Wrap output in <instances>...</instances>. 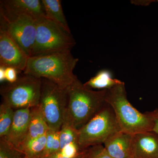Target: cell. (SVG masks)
Listing matches in <instances>:
<instances>
[{
    "instance_id": "23",
    "label": "cell",
    "mask_w": 158,
    "mask_h": 158,
    "mask_svg": "<svg viewBox=\"0 0 158 158\" xmlns=\"http://www.w3.org/2000/svg\"><path fill=\"white\" fill-rule=\"evenodd\" d=\"M18 70L15 69L11 67H6L5 69V77L6 80L9 84H12L17 81Z\"/></svg>"
},
{
    "instance_id": "2",
    "label": "cell",
    "mask_w": 158,
    "mask_h": 158,
    "mask_svg": "<svg viewBox=\"0 0 158 158\" xmlns=\"http://www.w3.org/2000/svg\"><path fill=\"white\" fill-rule=\"evenodd\" d=\"M79 59L71 51L29 58L23 74L49 80L67 89L77 79L73 70Z\"/></svg>"
},
{
    "instance_id": "12",
    "label": "cell",
    "mask_w": 158,
    "mask_h": 158,
    "mask_svg": "<svg viewBox=\"0 0 158 158\" xmlns=\"http://www.w3.org/2000/svg\"><path fill=\"white\" fill-rule=\"evenodd\" d=\"M133 158H158V135L153 131L133 135Z\"/></svg>"
},
{
    "instance_id": "8",
    "label": "cell",
    "mask_w": 158,
    "mask_h": 158,
    "mask_svg": "<svg viewBox=\"0 0 158 158\" xmlns=\"http://www.w3.org/2000/svg\"><path fill=\"white\" fill-rule=\"evenodd\" d=\"M6 21L5 29L15 42L29 57L31 56L36 37V19L27 15H20Z\"/></svg>"
},
{
    "instance_id": "15",
    "label": "cell",
    "mask_w": 158,
    "mask_h": 158,
    "mask_svg": "<svg viewBox=\"0 0 158 158\" xmlns=\"http://www.w3.org/2000/svg\"><path fill=\"white\" fill-rule=\"evenodd\" d=\"M49 130L39 106L31 108V117L28 133L25 141L39 138Z\"/></svg>"
},
{
    "instance_id": "20",
    "label": "cell",
    "mask_w": 158,
    "mask_h": 158,
    "mask_svg": "<svg viewBox=\"0 0 158 158\" xmlns=\"http://www.w3.org/2000/svg\"><path fill=\"white\" fill-rule=\"evenodd\" d=\"M78 130L68 124L63 123L60 131V150L71 143H78Z\"/></svg>"
},
{
    "instance_id": "5",
    "label": "cell",
    "mask_w": 158,
    "mask_h": 158,
    "mask_svg": "<svg viewBox=\"0 0 158 158\" xmlns=\"http://www.w3.org/2000/svg\"><path fill=\"white\" fill-rule=\"evenodd\" d=\"M120 131L112 108L107 103L93 118L78 130V143L85 150L94 145L102 144Z\"/></svg>"
},
{
    "instance_id": "17",
    "label": "cell",
    "mask_w": 158,
    "mask_h": 158,
    "mask_svg": "<svg viewBox=\"0 0 158 158\" xmlns=\"http://www.w3.org/2000/svg\"><path fill=\"white\" fill-rule=\"evenodd\" d=\"M47 134V133L39 138L28 140L24 142L17 149L21 153L23 158L41 157L45 149Z\"/></svg>"
},
{
    "instance_id": "25",
    "label": "cell",
    "mask_w": 158,
    "mask_h": 158,
    "mask_svg": "<svg viewBox=\"0 0 158 158\" xmlns=\"http://www.w3.org/2000/svg\"><path fill=\"white\" fill-rule=\"evenodd\" d=\"M150 113L153 116L154 125L152 131L158 135V116L153 115L151 112Z\"/></svg>"
},
{
    "instance_id": "26",
    "label": "cell",
    "mask_w": 158,
    "mask_h": 158,
    "mask_svg": "<svg viewBox=\"0 0 158 158\" xmlns=\"http://www.w3.org/2000/svg\"><path fill=\"white\" fill-rule=\"evenodd\" d=\"M5 69H6V67L0 66V81L1 83L6 80Z\"/></svg>"
},
{
    "instance_id": "24",
    "label": "cell",
    "mask_w": 158,
    "mask_h": 158,
    "mask_svg": "<svg viewBox=\"0 0 158 158\" xmlns=\"http://www.w3.org/2000/svg\"><path fill=\"white\" fill-rule=\"evenodd\" d=\"M87 149L85 150L84 151V152L82 153L81 155L75 158H81L83 156L85 155L86 153H87ZM46 158H70L65 157V156L63 155L60 152H59L56 153L54 154L53 155L50 156Z\"/></svg>"
},
{
    "instance_id": "19",
    "label": "cell",
    "mask_w": 158,
    "mask_h": 158,
    "mask_svg": "<svg viewBox=\"0 0 158 158\" xmlns=\"http://www.w3.org/2000/svg\"><path fill=\"white\" fill-rule=\"evenodd\" d=\"M60 150V131L49 130L47 134L45 149L41 157H48L59 152Z\"/></svg>"
},
{
    "instance_id": "21",
    "label": "cell",
    "mask_w": 158,
    "mask_h": 158,
    "mask_svg": "<svg viewBox=\"0 0 158 158\" xmlns=\"http://www.w3.org/2000/svg\"><path fill=\"white\" fill-rule=\"evenodd\" d=\"M0 158H23L21 153L3 139L0 140Z\"/></svg>"
},
{
    "instance_id": "16",
    "label": "cell",
    "mask_w": 158,
    "mask_h": 158,
    "mask_svg": "<svg viewBox=\"0 0 158 158\" xmlns=\"http://www.w3.org/2000/svg\"><path fill=\"white\" fill-rule=\"evenodd\" d=\"M123 82L118 79L113 78L112 73L110 71L102 69L84 84L90 89L110 90Z\"/></svg>"
},
{
    "instance_id": "4",
    "label": "cell",
    "mask_w": 158,
    "mask_h": 158,
    "mask_svg": "<svg viewBox=\"0 0 158 158\" xmlns=\"http://www.w3.org/2000/svg\"><path fill=\"white\" fill-rule=\"evenodd\" d=\"M36 39L31 57L71 51L75 45L71 34L46 17L36 19Z\"/></svg>"
},
{
    "instance_id": "31",
    "label": "cell",
    "mask_w": 158,
    "mask_h": 158,
    "mask_svg": "<svg viewBox=\"0 0 158 158\" xmlns=\"http://www.w3.org/2000/svg\"></svg>"
},
{
    "instance_id": "9",
    "label": "cell",
    "mask_w": 158,
    "mask_h": 158,
    "mask_svg": "<svg viewBox=\"0 0 158 158\" xmlns=\"http://www.w3.org/2000/svg\"><path fill=\"white\" fill-rule=\"evenodd\" d=\"M30 57L16 44L5 29L0 31V66L24 71Z\"/></svg>"
},
{
    "instance_id": "6",
    "label": "cell",
    "mask_w": 158,
    "mask_h": 158,
    "mask_svg": "<svg viewBox=\"0 0 158 158\" xmlns=\"http://www.w3.org/2000/svg\"><path fill=\"white\" fill-rule=\"evenodd\" d=\"M68 103L67 89L41 78L39 107L49 129L60 131L63 124Z\"/></svg>"
},
{
    "instance_id": "11",
    "label": "cell",
    "mask_w": 158,
    "mask_h": 158,
    "mask_svg": "<svg viewBox=\"0 0 158 158\" xmlns=\"http://www.w3.org/2000/svg\"><path fill=\"white\" fill-rule=\"evenodd\" d=\"M2 4L8 15L3 16L9 19L20 15H27L34 18L46 17L42 1L40 0H6Z\"/></svg>"
},
{
    "instance_id": "29",
    "label": "cell",
    "mask_w": 158,
    "mask_h": 158,
    "mask_svg": "<svg viewBox=\"0 0 158 158\" xmlns=\"http://www.w3.org/2000/svg\"><path fill=\"white\" fill-rule=\"evenodd\" d=\"M42 158V157H39V158Z\"/></svg>"
},
{
    "instance_id": "22",
    "label": "cell",
    "mask_w": 158,
    "mask_h": 158,
    "mask_svg": "<svg viewBox=\"0 0 158 158\" xmlns=\"http://www.w3.org/2000/svg\"><path fill=\"white\" fill-rule=\"evenodd\" d=\"M88 158H113L103 144L94 145L87 149Z\"/></svg>"
},
{
    "instance_id": "13",
    "label": "cell",
    "mask_w": 158,
    "mask_h": 158,
    "mask_svg": "<svg viewBox=\"0 0 158 158\" xmlns=\"http://www.w3.org/2000/svg\"><path fill=\"white\" fill-rule=\"evenodd\" d=\"M133 135L119 131L108 138L103 145L113 158H132Z\"/></svg>"
},
{
    "instance_id": "7",
    "label": "cell",
    "mask_w": 158,
    "mask_h": 158,
    "mask_svg": "<svg viewBox=\"0 0 158 158\" xmlns=\"http://www.w3.org/2000/svg\"><path fill=\"white\" fill-rule=\"evenodd\" d=\"M41 78L23 74L12 84L1 88L3 102L15 110L35 107L39 106Z\"/></svg>"
},
{
    "instance_id": "1",
    "label": "cell",
    "mask_w": 158,
    "mask_h": 158,
    "mask_svg": "<svg viewBox=\"0 0 158 158\" xmlns=\"http://www.w3.org/2000/svg\"><path fill=\"white\" fill-rule=\"evenodd\" d=\"M68 103L64 123L79 130L106 104L107 90H94L77 79L67 89Z\"/></svg>"
},
{
    "instance_id": "27",
    "label": "cell",
    "mask_w": 158,
    "mask_h": 158,
    "mask_svg": "<svg viewBox=\"0 0 158 158\" xmlns=\"http://www.w3.org/2000/svg\"><path fill=\"white\" fill-rule=\"evenodd\" d=\"M151 113L153 115L158 116V109H156L154 111H152V112H151Z\"/></svg>"
},
{
    "instance_id": "14",
    "label": "cell",
    "mask_w": 158,
    "mask_h": 158,
    "mask_svg": "<svg viewBox=\"0 0 158 158\" xmlns=\"http://www.w3.org/2000/svg\"><path fill=\"white\" fill-rule=\"evenodd\" d=\"M46 17L61 28L70 33L68 23L63 13L60 0H42Z\"/></svg>"
},
{
    "instance_id": "18",
    "label": "cell",
    "mask_w": 158,
    "mask_h": 158,
    "mask_svg": "<svg viewBox=\"0 0 158 158\" xmlns=\"http://www.w3.org/2000/svg\"><path fill=\"white\" fill-rule=\"evenodd\" d=\"M15 110L6 103L0 106V137L4 138L8 135L14 119Z\"/></svg>"
},
{
    "instance_id": "28",
    "label": "cell",
    "mask_w": 158,
    "mask_h": 158,
    "mask_svg": "<svg viewBox=\"0 0 158 158\" xmlns=\"http://www.w3.org/2000/svg\"><path fill=\"white\" fill-rule=\"evenodd\" d=\"M87 153L85 155V156H83V157L81 158H86L87 157Z\"/></svg>"
},
{
    "instance_id": "30",
    "label": "cell",
    "mask_w": 158,
    "mask_h": 158,
    "mask_svg": "<svg viewBox=\"0 0 158 158\" xmlns=\"http://www.w3.org/2000/svg\"><path fill=\"white\" fill-rule=\"evenodd\" d=\"M86 158H88V157H87H87H86Z\"/></svg>"
},
{
    "instance_id": "32",
    "label": "cell",
    "mask_w": 158,
    "mask_h": 158,
    "mask_svg": "<svg viewBox=\"0 0 158 158\" xmlns=\"http://www.w3.org/2000/svg\"></svg>"
},
{
    "instance_id": "3",
    "label": "cell",
    "mask_w": 158,
    "mask_h": 158,
    "mask_svg": "<svg viewBox=\"0 0 158 158\" xmlns=\"http://www.w3.org/2000/svg\"><path fill=\"white\" fill-rule=\"evenodd\" d=\"M106 102L112 108L121 131L132 135L152 131L153 116L133 106L127 99L124 82L107 90Z\"/></svg>"
},
{
    "instance_id": "10",
    "label": "cell",
    "mask_w": 158,
    "mask_h": 158,
    "mask_svg": "<svg viewBox=\"0 0 158 158\" xmlns=\"http://www.w3.org/2000/svg\"><path fill=\"white\" fill-rule=\"evenodd\" d=\"M31 117L30 108L15 110L14 119L8 135L1 139L18 149L24 142L27 136Z\"/></svg>"
}]
</instances>
